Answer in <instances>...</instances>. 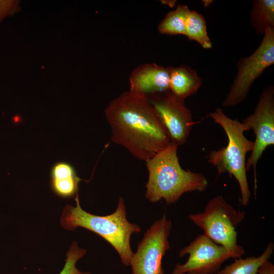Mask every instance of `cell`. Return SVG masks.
Here are the masks:
<instances>
[{
    "label": "cell",
    "instance_id": "1",
    "mask_svg": "<svg viewBox=\"0 0 274 274\" xmlns=\"http://www.w3.org/2000/svg\"><path fill=\"white\" fill-rule=\"evenodd\" d=\"M114 143L143 161L153 157L171 142L169 134L145 95L129 90L105 110Z\"/></svg>",
    "mask_w": 274,
    "mask_h": 274
},
{
    "label": "cell",
    "instance_id": "2",
    "mask_svg": "<svg viewBox=\"0 0 274 274\" xmlns=\"http://www.w3.org/2000/svg\"><path fill=\"white\" fill-rule=\"evenodd\" d=\"M178 146L171 142L163 150L146 162L148 170L146 197L151 202L163 199L166 204L176 203L185 193L205 191L208 186L202 174L180 165Z\"/></svg>",
    "mask_w": 274,
    "mask_h": 274
},
{
    "label": "cell",
    "instance_id": "3",
    "mask_svg": "<svg viewBox=\"0 0 274 274\" xmlns=\"http://www.w3.org/2000/svg\"><path fill=\"white\" fill-rule=\"evenodd\" d=\"M76 206L67 204L64 207L60 224L64 229L73 231L82 227L95 233L110 243L118 253L122 262L130 265L133 253L130 236L141 231L140 227L128 221L124 200L120 198L117 208L112 214L98 216L82 209L78 193L74 197Z\"/></svg>",
    "mask_w": 274,
    "mask_h": 274
},
{
    "label": "cell",
    "instance_id": "4",
    "mask_svg": "<svg viewBox=\"0 0 274 274\" xmlns=\"http://www.w3.org/2000/svg\"><path fill=\"white\" fill-rule=\"evenodd\" d=\"M209 116L222 127L228 141L226 147L211 152L208 161L216 168L218 176L228 173L235 178L240 189L241 204L246 206L251 194L246 175V158L247 153L252 151L254 143L244 135L246 129L242 123L226 116L221 108H216Z\"/></svg>",
    "mask_w": 274,
    "mask_h": 274
},
{
    "label": "cell",
    "instance_id": "5",
    "mask_svg": "<svg viewBox=\"0 0 274 274\" xmlns=\"http://www.w3.org/2000/svg\"><path fill=\"white\" fill-rule=\"evenodd\" d=\"M244 211L235 210L221 195L211 199L203 212L190 214L189 219L201 228L206 236L226 248L235 258L241 257L245 250L237 242L236 228L244 219Z\"/></svg>",
    "mask_w": 274,
    "mask_h": 274
},
{
    "label": "cell",
    "instance_id": "6",
    "mask_svg": "<svg viewBox=\"0 0 274 274\" xmlns=\"http://www.w3.org/2000/svg\"><path fill=\"white\" fill-rule=\"evenodd\" d=\"M274 64V28H267L257 48L237 62V73L222 106L233 107L247 97L254 82Z\"/></svg>",
    "mask_w": 274,
    "mask_h": 274
},
{
    "label": "cell",
    "instance_id": "7",
    "mask_svg": "<svg viewBox=\"0 0 274 274\" xmlns=\"http://www.w3.org/2000/svg\"><path fill=\"white\" fill-rule=\"evenodd\" d=\"M246 131L253 130L255 140L248 161L246 170L253 168L254 179V195L257 189L256 166L266 148L274 145V87H264L253 113L242 122Z\"/></svg>",
    "mask_w": 274,
    "mask_h": 274
},
{
    "label": "cell",
    "instance_id": "8",
    "mask_svg": "<svg viewBox=\"0 0 274 274\" xmlns=\"http://www.w3.org/2000/svg\"><path fill=\"white\" fill-rule=\"evenodd\" d=\"M172 225L163 215L147 230L131 260L132 274H164L162 260L170 248Z\"/></svg>",
    "mask_w": 274,
    "mask_h": 274
},
{
    "label": "cell",
    "instance_id": "9",
    "mask_svg": "<svg viewBox=\"0 0 274 274\" xmlns=\"http://www.w3.org/2000/svg\"><path fill=\"white\" fill-rule=\"evenodd\" d=\"M186 254L189 255L187 261L177 263L172 274H216L224 261L230 258L235 259L226 248L215 243L204 234L198 235L182 249L179 256Z\"/></svg>",
    "mask_w": 274,
    "mask_h": 274
},
{
    "label": "cell",
    "instance_id": "10",
    "mask_svg": "<svg viewBox=\"0 0 274 274\" xmlns=\"http://www.w3.org/2000/svg\"><path fill=\"white\" fill-rule=\"evenodd\" d=\"M147 96L167 131L171 142L178 146L185 144L195 123L184 100L170 91Z\"/></svg>",
    "mask_w": 274,
    "mask_h": 274
},
{
    "label": "cell",
    "instance_id": "11",
    "mask_svg": "<svg viewBox=\"0 0 274 274\" xmlns=\"http://www.w3.org/2000/svg\"><path fill=\"white\" fill-rule=\"evenodd\" d=\"M171 68L154 63L140 65L130 74L129 90L146 96L170 91Z\"/></svg>",
    "mask_w": 274,
    "mask_h": 274
},
{
    "label": "cell",
    "instance_id": "12",
    "mask_svg": "<svg viewBox=\"0 0 274 274\" xmlns=\"http://www.w3.org/2000/svg\"><path fill=\"white\" fill-rule=\"evenodd\" d=\"M50 186L53 192L62 198L75 197L82 180L73 166L65 161L55 163L50 170Z\"/></svg>",
    "mask_w": 274,
    "mask_h": 274
},
{
    "label": "cell",
    "instance_id": "13",
    "mask_svg": "<svg viewBox=\"0 0 274 274\" xmlns=\"http://www.w3.org/2000/svg\"><path fill=\"white\" fill-rule=\"evenodd\" d=\"M202 83V80L195 69L187 65L172 67L169 89L177 97L185 100L196 93Z\"/></svg>",
    "mask_w": 274,
    "mask_h": 274
},
{
    "label": "cell",
    "instance_id": "14",
    "mask_svg": "<svg viewBox=\"0 0 274 274\" xmlns=\"http://www.w3.org/2000/svg\"><path fill=\"white\" fill-rule=\"evenodd\" d=\"M273 249V244L269 243L259 256L235 258L232 263L220 269L216 274H258L259 267L264 262L269 260Z\"/></svg>",
    "mask_w": 274,
    "mask_h": 274
},
{
    "label": "cell",
    "instance_id": "15",
    "mask_svg": "<svg viewBox=\"0 0 274 274\" xmlns=\"http://www.w3.org/2000/svg\"><path fill=\"white\" fill-rule=\"evenodd\" d=\"M250 19L258 36H263L267 28H274V1H253Z\"/></svg>",
    "mask_w": 274,
    "mask_h": 274
},
{
    "label": "cell",
    "instance_id": "16",
    "mask_svg": "<svg viewBox=\"0 0 274 274\" xmlns=\"http://www.w3.org/2000/svg\"><path fill=\"white\" fill-rule=\"evenodd\" d=\"M184 36L197 42L203 49L212 47L207 31L206 20L202 14L195 10H190L188 13Z\"/></svg>",
    "mask_w": 274,
    "mask_h": 274
},
{
    "label": "cell",
    "instance_id": "17",
    "mask_svg": "<svg viewBox=\"0 0 274 274\" xmlns=\"http://www.w3.org/2000/svg\"><path fill=\"white\" fill-rule=\"evenodd\" d=\"M190 9L187 5H179L168 12L158 26L160 33L166 35H184Z\"/></svg>",
    "mask_w": 274,
    "mask_h": 274
},
{
    "label": "cell",
    "instance_id": "18",
    "mask_svg": "<svg viewBox=\"0 0 274 274\" xmlns=\"http://www.w3.org/2000/svg\"><path fill=\"white\" fill-rule=\"evenodd\" d=\"M86 249L79 247L77 242L72 243L66 254L65 262L59 274H91L89 272H83L76 267V263L87 253Z\"/></svg>",
    "mask_w": 274,
    "mask_h": 274
},
{
    "label": "cell",
    "instance_id": "19",
    "mask_svg": "<svg viewBox=\"0 0 274 274\" xmlns=\"http://www.w3.org/2000/svg\"><path fill=\"white\" fill-rule=\"evenodd\" d=\"M17 3L12 1H0V21L17 10Z\"/></svg>",
    "mask_w": 274,
    "mask_h": 274
},
{
    "label": "cell",
    "instance_id": "20",
    "mask_svg": "<svg viewBox=\"0 0 274 274\" xmlns=\"http://www.w3.org/2000/svg\"><path fill=\"white\" fill-rule=\"evenodd\" d=\"M258 274H274V265L268 260L264 262L259 267Z\"/></svg>",
    "mask_w": 274,
    "mask_h": 274
},
{
    "label": "cell",
    "instance_id": "21",
    "mask_svg": "<svg viewBox=\"0 0 274 274\" xmlns=\"http://www.w3.org/2000/svg\"><path fill=\"white\" fill-rule=\"evenodd\" d=\"M203 3L204 4V6L208 7V5L211 4L212 3V1H203Z\"/></svg>",
    "mask_w": 274,
    "mask_h": 274
}]
</instances>
